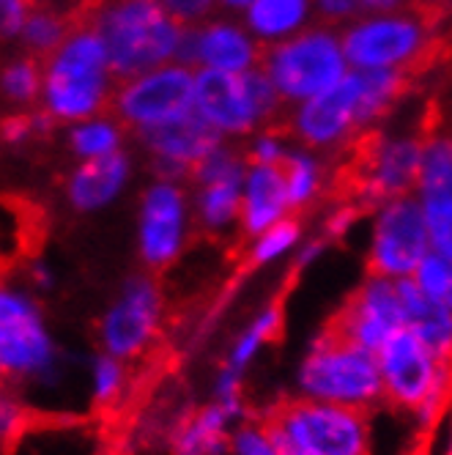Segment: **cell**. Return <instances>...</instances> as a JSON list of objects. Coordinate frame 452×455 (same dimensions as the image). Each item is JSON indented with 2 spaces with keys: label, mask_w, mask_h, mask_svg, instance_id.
Returning a JSON list of instances; mask_svg holds the SVG:
<instances>
[{
  "label": "cell",
  "mask_w": 452,
  "mask_h": 455,
  "mask_svg": "<svg viewBox=\"0 0 452 455\" xmlns=\"http://www.w3.org/2000/svg\"><path fill=\"white\" fill-rule=\"evenodd\" d=\"M408 88V72L351 69L335 88L290 108L285 132L310 151H337L390 113Z\"/></svg>",
  "instance_id": "cell-1"
},
{
  "label": "cell",
  "mask_w": 452,
  "mask_h": 455,
  "mask_svg": "<svg viewBox=\"0 0 452 455\" xmlns=\"http://www.w3.org/2000/svg\"><path fill=\"white\" fill-rule=\"evenodd\" d=\"M42 67L39 110L58 129L110 110L118 77L102 36L83 17L63 44L42 60Z\"/></svg>",
  "instance_id": "cell-2"
},
{
  "label": "cell",
  "mask_w": 452,
  "mask_h": 455,
  "mask_svg": "<svg viewBox=\"0 0 452 455\" xmlns=\"http://www.w3.org/2000/svg\"><path fill=\"white\" fill-rule=\"evenodd\" d=\"M80 17L102 36L118 80L181 58L186 28L159 0H85Z\"/></svg>",
  "instance_id": "cell-3"
},
{
  "label": "cell",
  "mask_w": 452,
  "mask_h": 455,
  "mask_svg": "<svg viewBox=\"0 0 452 455\" xmlns=\"http://www.w3.org/2000/svg\"><path fill=\"white\" fill-rule=\"evenodd\" d=\"M0 368L28 403L36 389H58L67 379V354L39 299L30 288L9 280H0Z\"/></svg>",
  "instance_id": "cell-4"
},
{
  "label": "cell",
  "mask_w": 452,
  "mask_h": 455,
  "mask_svg": "<svg viewBox=\"0 0 452 455\" xmlns=\"http://www.w3.org/2000/svg\"><path fill=\"white\" fill-rule=\"evenodd\" d=\"M294 395L376 411L384 406V384L376 354L351 343L327 323L299 356L294 371Z\"/></svg>",
  "instance_id": "cell-5"
},
{
  "label": "cell",
  "mask_w": 452,
  "mask_h": 455,
  "mask_svg": "<svg viewBox=\"0 0 452 455\" xmlns=\"http://www.w3.org/2000/svg\"><path fill=\"white\" fill-rule=\"evenodd\" d=\"M384 403L406 411L416 431H431L452 403V363H444L406 327L378 351Z\"/></svg>",
  "instance_id": "cell-6"
},
{
  "label": "cell",
  "mask_w": 452,
  "mask_h": 455,
  "mask_svg": "<svg viewBox=\"0 0 452 455\" xmlns=\"http://www.w3.org/2000/svg\"><path fill=\"white\" fill-rule=\"evenodd\" d=\"M261 417L285 455H373L370 411L294 395Z\"/></svg>",
  "instance_id": "cell-7"
},
{
  "label": "cell",
  "mask_w": 452,
  "mask_h": 455,
  "mask_svg": "<svg viewBox=\"0 0 452 455\" xmlns=\"http://www.w3.org/2000/svg\"><path fill=\"white\" fill-rule=\"evenodd\" d=\"M285 108L261 67L242 75L195 69V113L225 140L252 138L261 129L274 126Z\"/></svg>",
  "instance_id": "cell-8"
},
{
  "label": "cell",
  "mask_w": 452,
  "mask_h": 455,
  "mask_svg": "<svg viewBox=\"0 0 452 455\" xmlns=\"http://www.w3.org/2000/svg\"><path fill=\"white\" fill-rule=\"evenodd\" d=\"M261 69L288 108L327 93L351 72L340 30L329 25H310L297 36L264 47Z\"/></svg>",
  "instance_id": "cell-9"
},
{
  "label": "cell",
  "mask_w": 452,
  "mask_h": 455,
  "mask_svg": "<svg viewBox=\"0 0 452 455\" xmlns=\"http://www.w3.org/2000/svg\"><path fill=\"white\" fill-rule=\"evenodd\" d=\"M340 39L351 69L408 72L431 52V14L416 4L390 14H362L340 30Z\"/></svg>",
  "instance_id": "cell-10"
},
{
  "label": "cell",
  "mask_w": 452,
  "mask_h": 455,
  "mask_svg": "<svg viewBox=\"0 0 452 455\" xmlns=\"http://www.w3.org/2000/svg\"><path fill=\"white\" fill-rule=\"evenodd\" d=\"M165 321V291L154 272L143 269L123 280L115 299L99 318L96 340L99 351L118 356L123 363H138L146 356Z\"/></svg>",
  "instance_id": "cell-11"
},
{
  "label": "cell",
  "mask_w": 452,
  "mask_h": 455,
  "mask_svg": "<svg viewBox=\"0 0 452 455\" xmlns=\"http://www.w3.org/2000/svg\"><path fill=\"white\" fill-rule=\"evenodd\" d=\"M195 228L192 192H186V181L151 179L140 192L135 225V244L143 269L154 275L170 269L186 252Z\"/></svg>",
  "instance_id": "cell-12"
},
{
  "label": "cell",
  "mask_w": 452,
  "mask_h": 455,
  "mask_svg": "<svg viewBox=\"0 0 452 455\" xmlns=\"http://www.w3.org/2000/svg\"><path fill=\"white\" fill-rule=\"evenodd\" d=\"M110 110L132 135L195 113V69L173 60L118 80Z\"/></svg>",
  "instance_id": "cell-13"
},
{
  "label": "cell",
  "mask_w": 452,
  "mask_h": 455,
  "mask_svg": "<svg viewBox=\"0 0 452 455\" xmlns=\"http://www.w3.org/2000/svg\"><path fill=\"white\" fill-rule=\"evenodd\" d=\"M433 250L428 220L416 195H403L373 209L368 236V272L390 280L414 277Z\"/></svg>",
  "instance_id": "cell-14"
},
{
  "label": "cell",
  "mask_w": 452,
  "mask_h": 455,
  "mask_svg": "<svg viewBox=\"0 0 452 455\" xmlns=\"http://www.w3.org/2000/svg\"><path fill=\"white\" fill-rule=\"evenodd\" d=\"M247 165L244 148L225 140L192 171V212L203 234L228 236L239 231Z\"/></svg>",
  "instance_id": "cell-15"
},
{
  "label": "cell",
  "mask_w": 452,
  "mask_h": 455,
  "mask_svg": "<svg viewBox=\"0 0 452 455\" xmlns=\"http://www.w3.org/2000/svg\"><path fill=\"white\" fill-rule=\"evenodd\" d=\"M425 135L393 132L376 135L362 146L357 162V195L368 209H378L381 204L403 198L416 192L419 171H423Z\"/></svg>",
  "instance_id": "cell-16"
},
{
  "label": "cell",
  "mask_w": 452,
  "mask_h": 455,
  "mask_svg": "<svg viewBox=\"0 0 452 455\" xmlns=\"http://www.w3.org/2000/svg\"><path fill=\"white\" fill-rule=\"evenodd\" d=\"M329 327L351 343L376 354L395 332L406 327L400 280L368 275Z\"/></svg>",
  "instance_id": "cell-17"
},
{
  "label": "cell",
  "mask_w": 452,
  "mask_h": 455,
  "mask_svg": "<svg viewBox=\"0 0 452 455\" xmlns=\"http://www.w3.org/2000/svg\"><path fill=\"white\" fill-rule=\"evenodd\" d=\"M132 138L138 140L140 151L148 156L154 179H173V181H189L192 171L217 146L225 143V138L198 113H189L165 126L146 129V132H138Z\"/></svg>",
  "instance_id": "cell-18"
},
{
  "label": "cell",
  "mask_w": 452,
  "mask_h": 455,
  "mask_svg": "<svg viewBox=\"0 0 452 455\" xmlns=\"http://www.w3.org/2000/svg\"><path fill=\"white\" fill-rule=\"evenodd\" d=\"M264 44L258 42L244 22L211 17L203 25L186 28L181 44V63L192 69H217V72H250L261 67Z\"/></svg>",
  "instance_id": "cell-19"
},
{
  "label": "cell",
  "mask_w": 452,
  "mask_h": 455,
  "mask_svg": "<svg viewBox=\"0 0 452 455\" xmlns=\"http://www.w3.org/2000/svg\"><path fill=\"white\" fill-rule=\"evenodd\" d=\"M135 179V156L129 148L102 156L75 162L63 179V201L75 214L91 217L115 206Z\"/></svg>",
  "instance_id": "cell-20"
},
{
  "label": "cell",
  "mask_w": 452,
  "mask_h": 455,
  "mask_svg": "<svg viewBox=\"0 0 452 455\" xmlns=\"http://www.w3.org/2000/svg\"><path fill=\"white\" fill-rule=\"evenodd\" d=\"M414 195L423 204L433 250L452 255V135L441 129L425 135L423 171Z\"/></svg>",
  "instance_id": "cell-21"
},
{
  "label": "cell",
  "mask_w": 452,
  "mask_h": 455,
  "mask_svg": "<svg viewBox=\"0 0 452 455\" xmlns=\"http://www.w3.org/2000/svg\"><path fill=\"white\" fill-rule=\"evenodd\" d=\"M247 417L209 401L184 414L170 431L173 455H231V436Z\"/></svg>",
  "instance_id": "cell-22"
},
{
  "label": "cell",
  "mask_w": 452,
  "mask_h": 455,
  "mask_svg": "<svg viewBox=\"0 0 452 455\" xmlns=\"http://www.w3.org/2000/svg\"><path fill=\"white\" fill-rule=\"evenodd\" d=\"M285 173L280 165H247L242 189V220L239 231L244 239L264 234L266 228L290 217Z\"/></svg>",
  "instance_id": "cell-23"
},
{
  "label": "cell",
  "mask_w": 452,
  "mask_h": 455,
  "mask_svg": "<svg viewBox=\"0 0 452 455\" xmlns=\"http://www.w3.org/2000/svg\"><path fill=\"white\" fill-rule=\"evenodd\" d=\"M4 455H99V436L80 419L34 417Z\"/></svg>",
  "instance_id": "cell-24"
},
{
  "label": "cell",
  "mask_w": 452,
  "mask_h": 455,
  "mask_svg": "<svg viewBox=\"0 0 452 455\" xmlns=\"http://www.w3.org/2000/svg\"><path fill=\"white\" fill-rule=\"evenodd\" d=\"M313 17V0H252V6L242 14V22L264 47H272L302 34Z\"/></svg>",
  "instance_id": "cell-25"
},
{
  "label": "cell",
  "mask_w": 452,
  "mask_h": 455,
  "mask_svg": "<svg viewBox=\"0 0 452 455\" xmlns=\"http://www.w3.org/2000/svg\"><path fill=\"white\" fill-rule=\"evenodd\" d=\"M400 294H403L406 330L414 332L444 363H452V310L428 299L414 285L411 277L400 280Z\"/></svg>",
  "instance_id": "cell-26"
},
{
  "label": "cell",
  "mask_w": 452,
  "mask_h": 455,
  "mask_svg": "<svg viewBox=\"0 0 452 455\" xmlns=\"http://www.w3.org/2000/svg\"><path fill=\"white\" fill-rule=\"evenodd\" d=\"M80 22V9L67 6L63 0H36L30 12L17 50L44 60L50 52H55L63 39L72 34V28Z\"/></svg>",
  "instance_id": "cell-27"
},
{
  "label": "cell",
  "mask_w": 452,
  "mask_h": 455,
  "mask_svg": "<svg viewBox=\"0 0 452 455\" xmlns=\"http://www.w3.org/2000/svg\"><path fill=\"white\" fill-rule=\"evenodd\" d=\"M129 135L132 132L118 121V116L107 110L85 121H77L72 126H63V148H67V154L75 162L102 159L123 151Z\"/></svg>",
  "instance_id": "cell-28"
},
{
  "label": "cell",
  "mask_w": 452,
  "mask_h": 455,
  "mask_svg": "<svg viewBox=\"0 0 452 455\" xmlns=\"http://www.w3.org/2000/svg\"><path fill=\"white\" fill-rule=\"evenodd\" d=\"M280 330H282V307L280 305L261 307L247 327L234 338V343L228 346V351H225V356H222L219 368L244 379L247 371L258 363V356H261L277 340Z\"/></svg>",
  "instance_id": "cell-29"
},
{
  "label": "cell",
  "mask_w": 452,
  "mask_h": 455,
  "mask_svg": "<svg viewBox=\"0 0 452 455\" xmlns=\"http://www.w3.org/2000/svg\"><path fill=\"white\" fill-rule=\"evenodd\" d=\"M44 67L42 60L22 50H12L0 58V105L6 110L39 108Z\"/></svg>",
  "instance_id": "cell-30"
},
{
  "label": "cell",
  "mask_w": 452,
  "mask_h": 455,
  "mask_svg": "<svg viewBox=\"0 0 452 455\" xmlns=\"http://www.w3.org/2000/svg\"><path fill=\"white\" fill-rule=\"evenodd\" d=\"M280 168L285 173L290 212H307L321 198L327 181L324 162L318 159V151H310L305 146H290Z\"/></svg>",
  "instance_id": "cell-31"
},
{
  "label": "cell",
  "mask_w": 452,
  "mask_h": 455,
  "mask_svg": "<svg viewBox=\"0 0 452 455\" xmlns=\"http://www.w3.org/2000/svg\"><path fill=\"white\" fill-rule=\"evenodd\" d=\"M129 387V363L110 356L105 351H96L88 360L85 376V395L93 409H113Z\"/></svg>",
  "instance_id": "cell-32"
},
{
  "label": "cell",
  "mask_w": 452,
  "mask_h": 455,
  "mask_svg": "<svg viewBox=\"0 0 452 455\" xmlns=\"http://www.w3.org/2000/svg\"><path fill=\"white\" fill-rule=\"evenodd\" d=\"M305 242V231H302V222L290 214L282 222L266 228L264 234H258L252 239H247V264L250 267H272L285 261L288 255H294L299 250V244Z\"/></svg>",
  "instance_id": "cell-33"
},
{
  "label": "cell",
  "mask_w": 452,
  "mask_h": 455,
  "mask_svg": "<svg viewBox=\"0 0 452 455\" xmlns=\"http://www.w3.org/2000/svg\"><path fill=\"white\" fill-rule=\"evenodd\" d=\"M55 124L39 110H9L0 118V146L6 148H25L44 140L47 135L55 132Z\"/></svg>",
  "instance_id": "cell-34"
},
{
  "label": "cell",
  "mask_w": 452,
  "mask_h": 455,
  "mask_svg": "<svg viewBox=\"0 0 452 455\" xmlns=\"http://www.w3.org/2000/svg\"><path fill=\"white\" fill-rule=\"evenodd\" d=\"M414 285L436 305L452 310V255L431 250L414 272Z\"/></svg>",
  "instance_id": "cell-35"
},
{
  "label": "cell",
  "mask_w": 452,
  "mask_h": 455,
  "mask_svg": "<svg viewBox=\"0 0 452 455\" xmlns=\"http://www.w3.org/2000/svg\"><path fill=\"white\" fill-rule=\"evenodd\" d=\"M34 406L17 387H0V452H6L34 419Z\"/></svg>",
  "instance_id": "cell-36"
},
{
  "label": "cell",
  "mask_w": 452,
  "mask_h": 455,
  "mask_svg": "<svg viewBox=\"0 0 452 455\" xmlns=\"http://www.w3.org/2000/svg\"><path fill=\"white\" fill-rule=\"evenodd\" d=\"M231 455H285L264 417H247L231 436Z\"/></svg>",
  "instance_id": "cell-37"
},
{
  "label": "cell",
  "mask_w": 452,
  "mask_h": 455,
  "mask_svg": "<svg viewBox=\"0 0 452 455\" xmlns=\"http://www.w3.org/2000/svg\"><path fill=\"white\" fill-rule=\"evenodd\" d=\"M282 129H261L258 135H252V140L244 146V156L250 165H282L285 154L290 151V143L285 135H280Z\"/></svg>",
  "instance_id": "cell-38"
},
{
  "label": "cell",
  "mask_w": 452,
  "mask_h": 455,
  "mask_svg": "<svg viewBox=\"0 0 452 455\" xmlns=\"http://www.w3.org/2000/svg\"><path fill=\"white\" fill-rule=\"evenodd\" d=\"M34 6L36 0H0V47L17 50L22 28Z\"/></svg>",
  "instance_id": "cell-39"
},
{
  "label": "cell",
  "mask_w": 452,
  "mask_h": 455,
  "mask_svg": "<svg viewBox=\"0 0 452 455\" xmlns=\"http://www.w3.org/2000/svg\"><path fill=\"white\" fill-rule=\"evenodd\" d=\"M165 6V12L184 28H195L203 25L214 17V12L219 9L217 0H159Z\"/></svg>",
  "instance_id": "cell-40"
},
{
  "label": "cell",
  "mask_w": 452,
  "mask_h": 455,
  "mask_svg": "<svg viewBox=\"0 0 452 455\" xmlns=\"http://www.w3.org/2000/svg\"><path fill=\"white\" fill-rule=\"evenodd\" d=\"M315 17L321 25H348L357 17H362V4L360 0H313Z\"/></svg>",
  "instance_id": "cell-41"
},
{
  "label": "cell",
  "mask_w": 452,
  "mask_h": 455,
  "mask_svg": "<svg viewBox=\"0 0 452 455\" xmlns=\"http://www.w3.org/2000/svg\"><path fill=\"white\" fill-rule=\"evenodd\" d=\"M357 217H360V209H353V206H340L337 212H332L329 214V220H327V239H340V236H345L348 231H351V225L357 222Z\"/></svg>",
  "instance_id": "cell-42"
},
{
  "label": "cell",
  "mask_w": 452,
  "mask_h": 455,
  "mask_svg": "<svg viewBox=\"0 0 452 455\" xmlns=\"http://www.w3.org/2000/svg\"><path fill=\"white\" fill-rule=\"evenodd\" d=\"M55 272L52 267L44 261V258H36V261L28 264V285H34L39 294H44V291H52L55 288Z\"/></svg>",
  "instance_id": "cell-43"
},
{
  "label": "cell",
  "mask_w": 452,
  "mask_h": 455,
  "mask_svg": "<svg viewBox=\"0 0 452 455\" xmlns=\"http://www.w3.org/2000/svg\"><path fill=\"white\" fill-rule=\"evenodd\" d=\"M327 236H321V239H305L302 244H299V250L294 252V267L299 269V272H305L307 267H313L318 258H321V252L327 250Z\"/></svg>",
  "instance_id": "cell-44"
},
{
  "label": "cell",
  "mask_w": 452,
  "mask_h": 455,
  "mask_svg": "<svg viewBox=\"0 0 452 455\" xmlns=\"http://www.w3.org/2000/svg\"><path fill=\"white\" fill-rule=\"evenodd\" d=\"M362 14H390L414 6V0H360Z\"/></svg>",
  "instance_id": "cell-45"
},
{
  "label": "cell",
  "mask_w": 452,
  "mask_h": 455,
  "mask_svg": "<svg viewBox=\"0 0 452 455\" xmlns=\"http://www.w3.org/2000/svg\"><path fill=\"white\" fill-rule=\"evenodd\" d=\"M217 6L222 12H239V14H244L252 6V0H217Z\"/></svg>",
  "instance_id": "cell-46"
},
{
  "label": "cell",
  "mask_w": 452,
  "mask_h": 455,
  "mask_svg": "<svg viewBox=\"0 0 452 455\" xmlns=\"http://www.w3.org/2000/svg\"><path fill=\"white\" fill-rule=\"evenodd\" d=\"M416 6H423L425 12H431V9H436V6H447V4H452V0H414Z\"/></svg>",
  "instance_id": "cell-47"
},
{
  "label": "cell",
  "mask_w": 452,
  "mask_h": 455,
  "mask_svg": "<svg viewBox=\"0 0 452 455\" xmlns=\"http://www.w3.org/2000/svg\"><path fill=\"white\" fill-rule=\"evenodd\" d=\"M441 132L452 135V100H449V105H447V110H444V129H441Z\"/></svg>",
  "instance_id": "cell-48"
},
{
  "label": "cell",
  "mask_w": 452,
  "mask_h": 455,
  "mask_svg": "<svg viewBox=\"0 0 452 455\" xmlns=\"http://www.w3.org/2000/svg\"><path fill=\"white\" fill-rule=\"evenodd\" d=\"M9 384V379H6V373H4V368H0V387H6Z\"/></svg>",
  "instance_id": "cell-49"
},
{
  "label": "cell",
  "mask_w": 452,
  "mask_h": 455,
  "mask_svg": "<svg viewBox=\"0 0 452 455\" xmlns=\"http://www.w3.org/2000/svg\"><path fill=\"white\" fill-rule=\"evenodd\" d=\"M447 455H452V436H449V447H447Z\"/></svg>",
  "instance_id": "cell-50"
},
{
  "label": "cell",
  "mask_w": 452,
  "mask_h": 455,
  "mask_svg": "<svg viewBox=\"0 0 452 455\" xmlns=\"http://www.w3.org/2000/svg\"><path fill=\"white\" fill-rule=\"evenodd\" d=\"M449 414H452V403H449Z\"/></svg>",
  "instance_id": "cell-51"
}]
</instances>
